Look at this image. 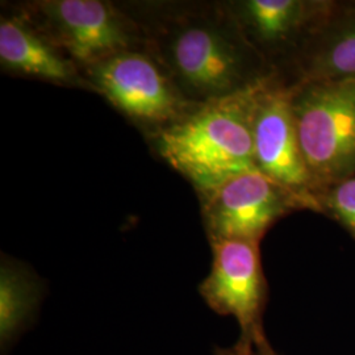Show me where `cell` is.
Here are the masks:
<instances>
[{
  "mask_svg": "<svg viewBox=\"0 0 355 355\" xmlns=\"http://www.w3.org/2000/svg\"><path fill=\"white\" fill-rule=\"evenodd\" d=\"M144 19L136 20L145 49L192 104L224 98L262 78L249 74L241 45L215 7L154 6Z\"/></svg>",
  "mask_w": 355,
  "mask_h": 355,
  "instance_id": "obj_1",
  "label": "cell"
},
{
  "mask_svg": "<svg viewBox=\"0 0 355 355\" xmlns=\"http://www.w3.org/2000/svg\"><path fill=\"white\" fill-rule=\"evenodd\" d=\"M268 76L224 98L199 104L175 124L150 136L154 150L199 195L257 168L253 120Z\"/></svg>",
  "mask_w": 355,
  "mask_h": 355,
  "instance_id": "obj_2",
  "label": "cell"
},
{
  "mask_svg": "<svg viewBox=\"0 0 355 355\" xmlns=\"http://www.w3.org/2000/svg\"><path fill=\"white\" fill-rule=\"evenodd\" d=\"M292 108L318 190L355 177V79H315L293 87Z\"/></svg>",
  "mask_w": 355,
  "mask_h": 355,
  "instance_id": "obj_3",
  "label": "cell"
},
{
  "mask_svg": "<svg viewBox=\"0 0 355 355\" xmlns=\"http://www.w3.org/2000/svg\"><path fill=\"white\" fill-rule=\"evenodd\" d=\"M95 91L149 136L175 124L199 104L189 102L146 49L127 51L80 69Z\"/></svg>",
  "mask_w": 355,
  "mask_h": 355,
  "instance_id": "obj_4",
  "label": "cell"
},
{
  "mask_svg": "<svg viewBox=\"0 0 355 355\" xmlns=\"http://www.w3.org/2000/svg\"><path fill=\"white\" fill-rule=\"evenodd\" d=\"M19 8L80 69L145 49L139 21L110 1L40 0Z\"/></svg>",
  "mask_w": 355,
  "mask_h": 355,
  "instance_id": "obj_5",
  "label": "cell"
},
{
  "mask_svg": "<svg viewBox=\"0 0 355 355\" xmlns=\"http://www.w3.org/2000/svg\"><path fill=\"white\" fill-rule=\"evenodd\" d=\"M212 266L199 287L207 305L218 315L233 316L240 324V338L217 355H241L263 338L267 283L259 242L220 240L211 242Z\"/></svg>",
  "mask_w": 355,
  "mask_h": 355,
  "instance_id": "obj_6",
  "label": "cell"
},
{
  "mask_svg": "<svg viewBox=\"0 0 355 355\" xmlns=\"http://www.w3.org/2000/svg\"><path fill=\"white\" fill-rule=\"evenodd\" d=\"M292 95L293 87H284L267 78L254 114L255 167L287 191L302 209L324 211L300 148Z\"/></svg>",
  "mask_w": 355,
  "mask_h": 355,
  "instance_id": "obj_7",
  "label": "cell"
},
{
  "mask_svg": "<svg viewBox=\"0 0 355 355\" xmlns=\"http://www.w3.org/2000/svg\"><path fill=\"white\" fill-rule=\"evenodd\" d=\"M209 242H259L280 217L302 209L291 195L258 168L230 178L199 195Z\"/></svg>",
  "mask_w": 355,
  "mask_h": 355,
  "instance_id": "obj_8",
  "label": "cell"
},
{
  "mask_svg": "<svg viewBox=\"0 0 355 355\" xmlns=\"http://www.w3.org/2000/svg\"><path fill=\"white\" fill-rule=\"evenodd\" d=\"M0 64L13 76L89 89L80 67L20 8L0 17Z\"/></svg>",
  "mask_w": 355,
  "mask_h": 355,
  "instance_id": "obj_9",
  "label": "cell"
},
{
  "mask_svg": "<svg viewBox=\"0 0 355 355\" xmlns=\"http://www.w3.org/2000/svg\"><path fill=\"white\" fill-rule=\"evenodd\" d=\"M41 286L37 277L10 258H3L0 268V340L3 349L12 345L26 329L37 308Z\"/></svg>",
  "mask_w": 355,
  "mask_h": 355,
  "instance_id": "obj_10",
  "label": "cell"
},
{
  "mask_svg": "<svg viewBox=\"0 0 355 355\" xmlns=\"http://www.w3.org/2000/svg\"><path fill=\"white\" fill-rule=\"evenodd\" d=\"M242 21L262 42L288 37L302 21L304 4L297 0H248L239 4Z\"/></svg>",
  "mask_w": 355,
  "mask_h": 355,
  "instance_id": "obj_11",
  "label": "cell"
},
{
  "mask_svg": "<svg viewBox=\"0 0 355 355\" xmlns=\"http://www.w3.org/2000/svg\"><path fill=\"white\" fill-rule=\"evenodd\" d=\"M318 79H355V29L336 40L318 60Z\"/></svg>",
  "mask_w": 355,
  "mask_h": 355,
  "instance_id": "obj_12",
  "label": "cell"
},
{
  "mask_svg": "<svg viewBox=\"0 0 355 355\" xmlns=\"http://www.w3.org/2000/svg\"><path fill=\"white\" fill-rule=\"evenodd\" d=\"M322 207L355 239V177L330 186L324 196Z\"/></svg>",
  "mask_w": 355,
  "mask_h": 355,
  "instance_id": "obj_13",
  "label": "cell"
},
{
  "mask_svg": "<svg viewBox=\"0 0 355 355\" xmlns=\"http://www.w3.org/2000/svg\"><path fill=\"white\" fill-rule=\"evenodd\" d=\"M242 355H279L272 347H271V345L270 343L267 341V338H263V340H261V341H258V343L254 345L253 347L249 350V352H246L245 354Z\"/></svg>",
  "mask_w": 355,
  "mask_h": 355,
  "instance_id": "obj_14",
  "label": "cell"
}]
</instances>
